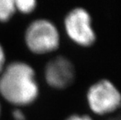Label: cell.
Listing matches in <instances>:
<instances>
[{
    "label": "cell",
    "mask_w": 121,
    "mask_h": 120,
    "mask_svg": "<svg viewBox=\"0 0 121 120\" xmlns=\"http://www.w3.org/2000/svg\"><path fill=\"white\" fill-rule=\"evenodd\" d=\"M40 94L36 73L30 64L14 61L0 73V95L17 108L33 104Z\"/></svg>",
    "instance_id": "1"
},
{
    "label": "cell",
    "mask_w": 121,
    "mask_h": 120,
    "mask_svg": "<svg viewBox=\"0 0 121 120\" xmlns=\"http://www.w3.org/2000/svg\"><path fill=\"white\" fill-rule=\"evenodd\" d=\"M24 43L33 54L45 55L54 52L61 44L60 30L48 19L35 20L25 30Z\"/></svg>",
    "instance_id": "2"
},
{
    "label": "cell",
    "mask_w": 121,
    "mask_h": 120,
    "mask_svg": "<svg viewBox=\"0 0 121 120\" xmlns=\"http://www.w3.org/2000/svg\"><path fill=\"white\" fill-rule=\"evenodd\" d=\"M63 27L68 39L78 47L89 48L96 41L91 17L83 6H76L66 12Z\"/></svg>",
    "instance_id": "3"
},
{
    "label": "cell",
    "mask_w": 121,
    "mask_h": 120,
    "mask_svg": "<svg viewBox=\"0 0 121 120\" xmlns=\"http://www.w3.org/2000/svg\"><path fill=\"white\" fill-rule=\"evenodd\" d=\"M86 100L92 114L103 116L114 113L121 108V93L111 81L102 79L89 87Z\"/></svg>",
    "instance_id": "4"
},
{
    "label": "cell",
    "mask_w": 121,
    "mask_h": 120,
    "mask_svg": "<svg viewBox=\"0 0 121 120\" xmlns=\"http://www.w3.org/2000/svg\"><path fill=\"white\" fill-rule=\"evenodd\" d=\"M44 77L50 87L57 91H65L72 87L77 81V67L67 56L56 55L46 63Z\"/></svg>",
    "instance_id": "5"
},
{
    "label": "cell",
    "mask_w": 121,
    "mask_h": 120,
    "mask_svg": "<svg viewBox=\"0 0 121 120\" xmlns=\"http://www.w3.org/2000/svg\"><path fill=\"white\" fill-rule=\"evenodd\" d=\"M16 12L14 0H0V22L9 21Z\"/></svg>",
    "instance_id": "6"
},
{
    "label": "cell",
    "mask_w": 121,
    "mask_h": 120,
    "mask_svg": "<svg viewBox=\"0 0 121 120\" xmlns=\"http://www.w3.org/2000/svg\"><path fill=\"white\" fill-rule=\"evenodd\" d=\"M17 12L22 14H30L37 8L38 3L35 0H14Z\"/></svg>",
    "instance_id": "7"
},
{
    "label": "cell",
    "mask_w": 121,
    "mask_h": 120,
    "mask_svg": "<svg viewBox=\"0 0 121 120\" xmlns=\"http://www.w3.org/2000/svg\"><path fill=\"white\" fill-rule=\"evenodd\" d=\"M93 115L87 114H79V113H72L68 115L64 120H94Z\"/></svg>",
    "instance_id": "8"
},
{
    "label": "cell",
    "mask_w": 121,
    "mask_h": 120,
    "mask_svg": "<svg viewBox=\"0 0 121 120\" xmlns=\"http://www.w3.org/2000/svg\"><path fill=\"white\" fill-rule=\"evenodd\" d=\"M6 66V55L4 48L0 43V73Z\"/></svg>",
    "instance_id": "9"
},
{
    "label": "cell",
    "mask_w": 121,
    "mask_h": 120,
    "mask_svg": "<svg viewBox=\"0 0 121 120\" xmlns=\"http://www.w3.org/2000/svg\"><path fill=\"white\" fill-rule=\"evenodd\" d=\"M13 118L14 120H26V116L19 108H17L13 112Z\"/></svg>",
    "instance_id": "10"
},
{
    "label": "cell",
    "mask_w": 121,
    "mask_h": 120,
    "mask_svg": "<svg viewBox=\"0 0 121 120\" xmlns=\"http://www.w3.org/2000/svg\"><path fill=\"white\" fill-rule=\"evenodd\" d=\"M1 112H2V108H1V104H0V116H1Z\"/></svg>",
    "instance_id": "11"
}]
</instances>
